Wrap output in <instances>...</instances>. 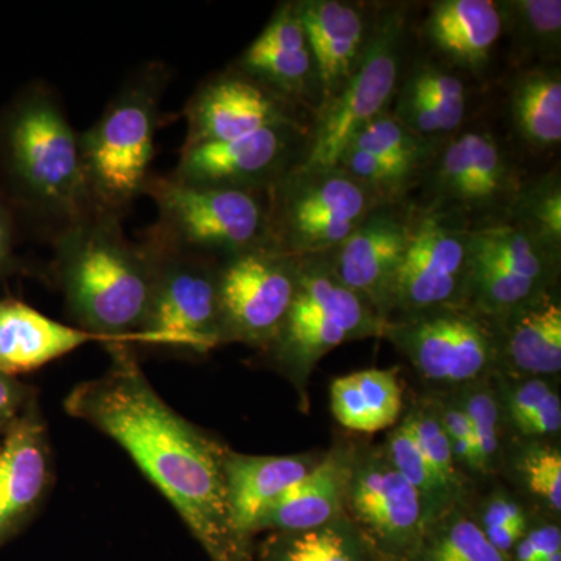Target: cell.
Wrapping results in <instances>:
<instances>
[{"instance_id":"1","label":"cell","mask_w":561,"mask_h":561,"mask_svg":"<svg viewBox=\"0 0 561 561\" xmlns=\"http://www.w3.org/2000/svg\"><path fill=\"white\" fill-rule=\"evenodd\" d=\"M111 364L77 383L65 401L72 419L117 443L186 524L209 561H256V546L232 515L228 446L173 411L140 368L130 343L106 345Z\"/></svg>"},{"instance_id":"2","label":"cell","mask_w":561,"mask_h":561,"mask_svg":"<svg viewBox=\"0 0 561 561\" xmlns=\"http://www.w3.org/2000/svg\"><path fill=\"white\" fill-rule=\"evenodd\" d=\"M0 194L20 227L50 243L94 209L80 133L46 81L25 84L0 106Z\"/></svg>"},{"instance_id":"3","label":"cell","mask_w":561,"mask_h":561,"mask_svg":"<svg viewBox=\"0 0 561 561\" xmlns=\"http://www.w3.org/2000/svg\"><path fill=\"white\" fill-rule=\"evenodd\" d=\"M51 272L77 328L113 343H139L157 254L125 236L121 217L91 209L51 241Z\"/></svg>"},{"instance_id":"4","label":"cell","mask_w":561,"mask_h":561,"mask_svg":"<svg viewBox=\"0 0 561 561\" xmlns=\"http://www.w3.org/2000/svg\"><path fill=\"white\" fill-rule=\"evenodd\" d=\"M165 62H142L122 81L99 121L80 131L84 183L92 208L124 219L153 175L161 103L171 83Z\"/></svg>"},{"instance_id":"5","label":"cell","mask_w":561,"mask_h":561,"mask_svg":"<svg viewBox=\"0 0 561 561\" xmlns=\"http://www.w3.org/2000/svg\"><path fill=\"white\" fill-rule=\"evenodd\" d=\"M383 321L367 301L335 278L327 254L300 257V276L286 321L262 354L297 389L308 409V383L332 350L381 337Z\"/></svg>"},{"instance_id":"6","label":"cell","mask_w":561,"mask_h":561,"mask_svg":"<svg viewBox=\"0 0 561 561\" xmlns=\"http://www.w3.org/2000/svg\"><path fill=\"white\" fill-rule=\"evenodd\" d=\"M144 197L158 220L142 234L171 249L224 260L267 242L265 194L183 183L153 173Z\"/></svg>"},{"instance_id":"7","label":"cell","mask_w":561,"mask_h":561,"mask_svg":"<svg viewBox=\"0 0 561 561\" xmlns=\"http://www.w3.org/2000/svg\"><path fill=\"white\" fill-rule=\"evenodd\" d=\"M267 242L294 257L331 253L381 202L342 168L291 169L265 194Z\"/></svg>"},{"instance_id":"8","label":"cell","mask_w":561,"mask_h":561,"mask_svg":"<svg viewBox=\"0 0 561 561\" xmlns=\"http://www.w3.org/2000/svg\"><path fill=\"white\" fill-rule=\"evenodd\" d=\"M381 337L435 391H453L500 371L496 320L471 306H445L391 317Z\"/></svg>"},{"instance_id":"9","label":"cell","mask_w":561,"mask_h":561,"mask_svg":"<svg viewBox=\"0 0 561 561\" xmlns=\"http://www.w3.org/2000/svg\"><path fill=\"white\" fill-rule=\"evenodd\" d=\"M405 36L408 18L400 9L391 7L373 21L359 68L343 90L317 111L300 168H337L354 136L389 111L400 79Z\"/></svg>"},{"instance_id":"10","label":"cell","mask_w":561,"mask_h":561,"mask_svg":"<svg viewBox=\"0 0 561 561\" xmlns=\"http://www.w3.org/2000/svg\"><path fill=\"white\" fill-rule=\"evenodd\" d=\"M421 183L423 208L476 228L504 220L524 181L500 140L483 130H468L442 140Z\"/></svg>"},{"instance_id":"11","label":"cell","mask_w":561,"mask_h":561,"mask_svg":"<svg viewBox=\"0 0 561 561\" xmlns=\"http://www.w3.org/2000/svg\"><path fill=\"white\" fill-rule=\"evenodd\" d=\"M157 254L149 312L139 345L208 354L224 345L217 268L219 260L161 245L142 234Z\"/></svg>"},{"instance_id":"12","label":"cell","mask_w":561,"mask_h":561,"mask_svg":"<svg viewBox=\"0 0 561 561\" xmlns=\"http://www.w3.org/2000/svg\"><path fill=\"white\" fill-rule=\"evenodd\" d=\"M561 250L507 219L471 228L467 306L491 319L559 287Z\"/></svg>"},{"instance_id":"13","label":"cell","mask_w":561,"mask_h":561,"mask_svg":"<svg viewBox=\"0 0 561 561\" xmlns=\"http://www.w3.org/2000/svg\"><path fill=\"white\" fill-rule=\"evenodd\" d=\"M300 257L271 243L219 260L217 291L224 345L242 343L261 353L286 321L298 289Z\"/></svg>"},{"instance_id":"14","label":"cell","mask_w":561,"mask_h":561,"mask_svg":"<svg viewBox=\"0 0 561 561\" xmlns=\"http://www.w3.org/2000/svg\"><path fill=\"white\" fill-rule=\"evenodd\" d=\"M470 232V225L457 217L409 206L408 243L391 284L386 321L404 313L467 305Z\"/></svg>"},{"instance_id":"15","label":"cell","mask_w":561,"mask_h":561,"mask_svg":"<svg viewBox=\"0 0 561 561\" xmlns=\"http://www.w3.org/2000/svg\"><path fill=\"white\" fill-rule=\"evenodd\" d=\"M345 515L378 561H411L430 526L419 493L394 470L382 446H357Z\"/></svg>"},{"instance_id":"16","label":"cell","mask_w":561,"mask_h":561,"mask_svg":"<svg viewBox=\"0 0 561 561\" xmlns=\"http://www.w3.org/2000/svg\"><path fill=\"white\" fill-rule=\"evenodd\" d=\"M311 127L283 125L180 150L173 179L197 186L267 194L308 150Z\"/></svg>"},{"instance_id":"17","label":"cell","mask_w":561,"mask_h":561,"mask_svg":"<svg viewBox=\"0 0 561 561\" xmlns=\"http://www.w3.org/2000/svg\"><path fill=\"white\" fill-rule=\"evenodd\" d=\"M302 111L230 66L203 80L184 105L186 138L181 149L238 139L283 125L311 127L305 124Z\"/></svg>"},{"instance_id":"18","label":"cell","mask_w":561,"mask_h":561,"mask_svg":"<svg viewBox=\"0 0 561 561\" xmlns=\"http://www.w3.org/2000/svg\"><path fill=\"white\" fill-rule=\"evenodd\" d=\"M440 142L421 138L386 111L354 136L339 168L364 184L382 205H400L423 181Z\"/></svg>"},{"instance_id":"19","label":"cell","mask_w":561,"mask_h":561,"mask_svg":"<svg viewBox=\"0 0 561 561\" xmlns=\"http://www.w3.org/2000/svg\"><path fill=\"white\" fill-rule=\"evenodd\" d=\"M409 206L373 209L348 238L327 254L343 286L375 309L382 321L389 312L391 284L408 243Z\"/></svg>"},{"instance_id":"20","label":"cell","mask_w":561,"mask_h":561,"mask_svg":"<svg viewBox=\"0 0 561 561\" xmlns=\"http://www.w3.org/2000/svg\"><path fill=\"white\" fill-rule=\"evenodd\" d=\"M231 66L298 108L320 110L319 70L295 2L280 3Z\"/></svg>"},{"instance_id":"21","label":"cell","mask_w":561,"mask_h":561,"mask_svg":"<svg viewBox=\"0 0 561 561\" xmlns=\"http://www.w3.org/2000/svg\"><path fill=\"white\" fill-rule=\"evenodd\" d=\"M0 451V548L35 518L51 485V451L38 401L5 432Z\"/></svg>"},{"instance_id":"22","label":"cell","mask_w":561,"mask_h":561,"mask_svg":"<svg viewBox=\"0 0 561 561\" xmlns=\"http://www.w3.org/2000/svg\"><path fill=\"white\" fill-rule=\"evenodd\" d=\"M295 10L319 70L321 106H324L359 68L373 22L360 5L341 0H298Z\"/></svg>"},{"instance_id":"23","label":"cell","mask_w":561,"mask_h":561,"mask_svg":"<svg viewBox=\"0 0 561 561\" xmlns=\"http://www.w3.org/2000/svg\"><path fill=\"white\" fill-rule=\"evenodd\" d=\"M356 453L354 443L342 442L321 454L300 482L265 508L254 524L253 537L261 531L313 529L343 515Z\"/></svg>"},{"instance_id":"24","label":"cell","mask_w":561,"mask_h":561,"mask_svg":"<svg viewBox=\"0 0 561 561\" xmlns=\"http://www.w3.org/2000/svg\"><path fill=\"white\" fill-rule=\"evenodd\" d=\"M500 371L556 379L561 373L560 289L546 291L515 311L497 317Z\"/></svg>"},{"instance_id":"25","label":"cell","mask_w":561,"mask_h":561,"mask_svg":"<svg viewBox=\"0 0 561 561\" xmlns=\"http://www.w3.org/2000/svg\"><path fill=\"white\" fill-rule=\"evenodd\" d=\"M105 339L61 323L27 302L0 300V371L14 376L38 370L87 343Z\"/></svg>"},{"instance_id":"26","label":"cell","mask_w":561,"mask_h":561,"mask_svg":"<svg viewBox=\"0 0 561 561\" xmlns=\"http://www.w3.org/2000/svg\"><path fill=\"white\" fill-rule=\"evenodd\" d=\"M321 454L251 456L227 449L224 467L228 496L234 522L247 538L253 540L254 524L265 508L300 482L319 463Z\"/></svg>"},{"instance_id":"27","label":"cell","mask_w":561,"mask_h":561,"mask_svg":"<svg viewBox=\"0 0 561 561\" xmlns=\"http://www.w3.org/2000/svg\"><path fill=\"white\" fill-rule=\"evenodd\" d=\"M424 36L454 65L481 73L504 33L501 2L440 0L432 3Z\"/></svg>"},{"instance_id":"28","label":"cell","mask_w":561,"mask_h":561,"mask_svg":"<svg viewBox=\"0 0 561 561\" xmlns=\"http://www.w3.org/2000/svg\"><path fill=\"white\" fill-rule=\"evenodd\" d=\"M331 412L345 430L376 434L397 426L404 412V390L393 368H368L334 379Z\"/></svg>"},{"instance_id":"29","label":"cell","mask_w":561,"mask_h":561,"mask_svg":"<svg viewBox=\"0 0 561 561\" xmlns=\"http://www.w3.org/2000/svg\"><path fill=\"white\" fill-rule=\"evenodd\" d=\"M508 110L516 135L535 150H552L561 140V73L541 65L515 77Z\"/></svg>"},{"instance_id":"30","label":"cell","mask_w":561,"mask_h":561,"mask_svg":"<svg viewBox=\"0 0 561 561\" xmlns=\"http://www.w3.org/2000/svg\"><path fill=\"white\" fill-rule=\"evenodd\" d=\"M256 561H378L348 516L308 530L271 531Z\"/></svg>"},{"instance_id":"31","label":"cell","mask_w":561,"mask_h":561,"mask_svg":"<svg viewBox=\"0 0 561 561\" xmlns=\"http://www.w3.org/2000/svg\"><path fill=\"white\" fill-rule=\"evenodd\" d=\"M411 561H511V557L486 540L470 504H461L430 524Z\"/></svg>"},{"instance_id":"32","label":"cell","mask_w":561,"mask_h":561,"mask_svg":"<svg viewBox=\"0 0 561 561\" xmlns=\"http://www.w3.org/2000/svg\"><path fill=\"white\" fill-rule=\"evenodd\" d=\"M504 32H511L516 49L552 65L561 49L560 0H507L501 2Z\"/></svg>"},{"instance_id":"33","label":"cell","mask_w":561,"mask_h":561,"mask_svg":"<svg viewBox=\"0 0 561 561\" xmlns=\"http://www.w3.org/2000/svg\"><path fill=\"white\" fill-rule=\"evenodd\" d=\"M454 391L470 420L476 453H478L479 478H491L502 470L505 461L504 443H502L505 424L493 376Z\"/></svg>"},{"instance_id":"34","label":"cell","mask_w":561,"mask_h":561,"mask_svg":"<svg viewBox=\"0 0 561 561\" xmlns=\"http://www.w3.org/2000/svg\"><path fill=\"white\" fill-rule=\"evenodd\" d=\"M511 470L524 493L549 518L561 515V451L556 442L519 440L511 453Z\"/></svg>"},{"instance_id":"35","label":"cell","mask_w":561,"mask_h":561,"mask_svg":"<svg viewBox=\"0 0 561 561\" xmlns=\"http://www.w3.org/2000/svg\"><path fill=\"white\" fill-rule=\"evenodd\" d=\"M381 446L394 470L400 472L419 493L426 512L427 523H434L449 508L463 504L454 500L449 491L443 486L440 479L432 471L431 465L424 459L419 445L413 440L411 432L402 421L387 434L386 442Z\"/></svg>"},{"instance_id":"36","label":"cell","mask_w":561,"mask_h":561,"mask_svg":"<svg viewBox=\"0 0 561 561\" xmlns=\"http://www.w3.org/2000/svg\"><path fill=\"white\" fill-rule=\"evenodd\" d=\"M402 423L405 424L409 432L419 445L424 459L431 465L443 486L449 491V494L459 502H468V481L467 474L461 472L454 460L451 446L448 437L443 430L431 397L421 398L405 413Z\"/></svg>"},{"instance_id":"37","label":"cell","mask_w":561,"mask_h":561,"mask_svg":"<svg viewBox=\"0 0 561 561\" xmlns=\"http://www.w3.org/2000/svg\"><path fill=\"white\" fill-rule=\"evenodd\" d=\"M507 219L523 225L535 236L561 250V180L552 171L523 183Z\"/></svg>"},{"instance_id":"38","label":"cell","mask_w":561,"mask_h":561,"mask_svg":"<svg viewBox=\"0 0 561 561\" xmlns=\"http://www.w3.org/2000/svg\"><path fill=\"white\" fill-rule=\"evenodd\" d=\"M470 511L486 540L507 557H511L531 524L529 511L505 489L490 491Z\"/></svg>"},{"instance_id":"39","label":"cell","mask_w":561,"mask_h":561,"mask_svg":"<svg viewBox=\"0 0 561 561\" xmlns=\"http://www.w3.org/2000/svg\"><path fill=\"white\" fill-rule=\"evenodd\" d=\"M438 420H440L457 467L463 474L478 476L479 461L470 420L461 408L456 391H432L430 394Z\"/></svg>"},{"instance_id":"40","label":"cell","mask_w":561,"mask_h":561,"mask_svg":"<svg viewBox=\"0 0 561 561\" xmlns=\"http://www.w3.org/2000/svg\"><path fill=\"white\" fill-rule=\"evenodd\" d=\"M404 88L427 101L467 114L468 92L463 81L451 70L431 61L419 62L405 80Z\"/></svg>"},{"instance_id":"41","label":"cell","mask_w":561,"mask_h":561,"mask_svg":"<svg viewBox=\"0 0 561 561\" xmlns=\"http://www.w3.org/2000/svg\"><path fill=\"white\" fill-rule=\"evenodd\" d=\"M511 561H561L559 519L531 522L511 553Z\"/></svg>"},{"instance_id":"42","label":"cell","mask_w":561,"mask_h":561,"mask_svg":"<svg viewBox=\"0 0 561 561\" xmlns=\"http://www.w3.org/2000/svg\"><path fill=\"white\" fill-rule=\"evenodd\" d=\"M18 231H20V225L16 217L0 194V278L32 275L35 272L31 262L25 261L18 253Z\"/></svg>"},{"instance_id":"43","label":"cell","mask_w":561,"mask_h":561,"mask_svg":"<svg viewBox=\"0 0 561 561\" xmlns=\"http://www.w3.org/2000/svg\"><path fill=\"white\" fill-rule=\"evenodd\" d=\"M33 398L36 397L31 387L0 371V432H7L13 426Z\"/></svg>"}]
</instances>
